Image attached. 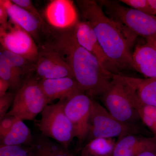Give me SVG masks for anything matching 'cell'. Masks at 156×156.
Here are the masks:
<instances>
[{"mask_svg": "<svg viewBox=\"0 0 156 156\" xmlns=\"http://www.w3.org/2000/svg\"><path fill=\"white\" fill-rule=\"evenodd\" d=\"M44 17L47 23L58 30L72 29L79 21L74 3L71 0L50 1L45 8Z\"/></svg>", "mask_w": 156, "mask_h": 156, "instance_id": "11", "label": "cell"}, {"mask_svg": "<svg viewBox=\"0 0 156 156\" xmlns=\"http://www.w3.org/2000/svg\"><path fill=\"white\" fill-rule=\"evenodd\" d=\"M147 43L153 45L156 48V39H151V40H147Z\"/></svg>", "mask_w": 156, "mask_h": 156, "instance_id": "33", "label": "cell"}, {"mask_svg": "<svg viewBox=\"0 0 156 156\" xmlns=\"http://www.w3.org/2000/svg\"><path fill=\"white\" fill-rule=\"evenodd\" d=\"M156 147V137L129 134L118 139L112 156H138L143 152Z\"/></svg>", "mask_w": 156, "mask_h": 156, "instance_id": "15", "label": "cell"}, {"mask_svg": "<svg viewBox=\"0 0 156 156\" xmlns=\"http://www.w3.org/2000/svg\"><path fill=\"white\" fill-rule=\"evenodd\" d=\"M91 99L83 93L67 101L65 105V112L72 124L75 137L80 143L88 137Z\"/></svg>", "mask_w": 156, "mask_h": 156, "instance_id": "10", "label": "cell"}, {"mask_svg": "<svg viewBox=\"0 0 156 156\" xmlns=\"http://www.w3.org/2000/svg\"><path fill=\"white\" fill-rule=\"evenodd\" d=\"M10 88V85L7 81L0 78V97L7 93V91Z\"/></svg>", "mask_w": 156, "mask_h": 156, "instance_id": "30", "label": "cell"}, {"mask_svg": "<svg viewBox=\"0 0 156 156\" xmlns=\"http://www.w3.org/2000/svg\"><path fill=\"white\" fill-rule=\"evenodd\" d=\"M142 103L156 107V78L133 77L117 74Z\"/></svg>", "mask_w": 156, "mask_h": 156, "instance_id": "17", "label": "cell"}, {"mask_svg": "<svg viewBox=\"0 0 156 156\" xmlns=\"http://www.w3.org/2000/svg\"><path fill=\"white\" fill-rule=\"evenodd\" d=\"M0 52L2 53L14 67L21 70L23 74L32 72L34 62L20 55L8 51L2 47L1 48Z\"/></svg>", "mask_w": 156, "mask_h": 156, "instance_id": "23", "label": "cell"}, {"mask_svg": "<svg viewBox=\"0 0 156 156\" xmlns=\"http://www.w3.org/2000/svg\"><path fill=\"white\" fill-rule=\"evenodd\" d=\"M0 156H30L29 146L1 144Z\"/></svg>", "mask_w": 156, "mask_h": 156, "instance_id": "24", "label": "cell"}, {"mask_svg": "<svg viewBox=\"0 0 156 156\" xmlns=\"http://www.w3.org/2000/svg\"><path fill=\"white\" fill-rule=\"evenodd\" d=\"M110 18L147 40L156 39V17L121 5L118 1H98Z\"/></svg>", "mask_w": 156, "mask_h": 156, "instance_id": "3", "label": "cell"}, {"mask_svg": "<svg viewBox=\"0 0 156 156\" xmlns=\"http://www.w3.org/2000/svg\"><path fill=\"white\" fill-rule=\"evenodd\" d=\"M23 75L22 72L14 67L0 52V78L8 82L11 89L17 91L22 86Z\"/></svg>", "mask_w": 156, "mask_h": 156, "instance_id": "22", "label": "cell"}, {"mask_svg": "<svg viewBox=\"0 0 156 156\" xmlns=\"http://www.w3.org/2000/svg\"><path fill=\"white\" fill-rule=\"evenodd\" d=\"M119 2L137 11L154 15L153 11L148 0H122Z\"/></svg>", "mask_w": 156, "mask_h": 156, "instance_id": "25", "label": "cell"}, {"mask_svg": "<svg viewBox=\"0 0 156 156\" xmlns=\"http://www.w3.org/2000/svg\"><path fill=\"white\" fill-rule=\"evenodd\" d=\"M39 48V56L34 62L32 72H35L41 80L66 77L73 78L69 66L59 53L46 45Z\"/></svg>", "mask_w": 156, "mask_h": 156, "instance_id": "9", "label": "cell"}, {"mask_svg": "<svg viewBox=\"0 0 156 156\" xmlns=\"http://www.w3.org/2000/svg\"><path fill=\"white\" fill-rule=\"evenodd\" d=\"M39 82L48 104L57 99L68 101L76 95L85 93L73 78L48 79Z\"/></svg>", "mask_w": 156, "mask_h": 156, "instance_id": "13", "label": "cell"}, {"mask_svg": "<svg viewBox=\"0 0 156 156\" xmlns=\"http://www.w3.org/2000/svg\"><path fill=\"white\" fill-rule=\"evenodd\" d=\"M66 101L59 100L57 103L45 107L38 128L42 134L54 139L68 150L75 135L72 124L64 111Z\"/></svg>", "mask_w": 156, "mask_h": 156, "instance_id": "7", "label": "cell"}, {"mask_svg": "<svg viewBox=\"0 0 156 156\" xmlns=\"http://www.w3.org/2000/svg\"><path fill=\"white\" fill-rule=\"evenodd\" d=\"M148 1L153 11L154 15L156 17V0H148Z\"/></svg>", "mask_w": 156, "mask_h": 156, "instance_id": "32", "label": "cell"}, {"mask_svg": "<svg viewBox=\"0 0 156 156\" xmlns=\"http://www.w3.org/2000/svg\"><path fill=\"white\" fill-rule=\"evenodd\" d=\"M11 1L17 5L21 7L23 9H25L30 12L45 26L50 27V26L42 18L41 16L39 14L38 11L32 2L30 0H11Z\"/></svg>", "mask_w": 156, "mask_h": 156, "instance_id": "26", "label": "cell"}, {"mask_svg": "<svg viewBox=\"0 0 156 156\" xmlns=\"http://www.w3.org/2000/svg\"><path fill=\"white\" fill-rule=\"evenodd\" d=\"M101 96L105 108L113 116L124 124L136 126L140 119L132 104L130 89L117 74L113 75L108 88Z\"/></svg>", "mask_w": 156, "mask_h": 156, "instance_id": "4", "label": "cell"}, {"mask_svg": "<svg viewBox=\"0 0 156 156\" xmlns=\"http://www.w3.org/2000/svg\"><path fill=\"white\" fill-rule=\"evenodd\" d=\"M15 95L13 92H9L0 97V120L6 115L9 108L13 105Z\"/></svg>", "mask_w": 156, "mask_h": 156, "instance_id": "28", "label": "cell"}, {"mask_svg": "<svg viewBox=\"0 0 156 156\" xmlns=\"http://www.w3.org/2000/svg\"><path fill=\"white\" fill-rule=\"evenodd\" d=\"M11 21L26 31L36 42L39 43L40 37L43 34L48 37L52 31L51 27H46L25 9L17 5L11 1L1 0Z\"/></svg>", "mask_w": 156, "mask_h": 156, "instance_id": "12", "label": "cell"}, {"mask_svg": "<svg viewBox=\"0 0 156 156\" xmlns=\"http://www.w3.org/2000/svg\"><path fill=\"white\" fill-rule=\"evenodd\" d=\"M48 104L40 82L36 78L29 77L17 90L11 109L7 115L23 121H32Z\"/></svg>", "mask_w": 156, "mask_h": 156, "instance_id": "6", "label": "cell"}, {"mask_svg": "<svg viewBox=\"0 0 156 156\" xmlns=\"http://www.w3.org/2000/svg\"><path fill=\"white\" fill-rule=\"evenodd\" d=\"M138 156H156V147L145 151Z\"/></svg>", "mask_w": 156, "mask_h": 156, "instance_id": "31", "label": "cell"}, {"mask_svg": "<svg viewBox=\"0 0 156 156\" xmlns=\"http://www.w3.org/2000/svg\"><path fill=\"white\" fill-rule=\"evenodd\" d=\"M116 142L112 138L91 140L82 150L81 156H112Z\"/></svg>", "mask_w": 156, "mask_h": 156, "instance_id": "20", "label": "cell"}, {"mask_svg": "<svg viewBox=\"0 0 156 156\" xmlns=\"http://www.w3.org/2000/svg\"><path fill=\"white\" fill-rule=\"evenodd\" d=\"M129 88L132 104L138 112L140 120L156 137V107L142 103Z\"/></svg>", "mask_w": 156, "mask_h": 156, "instance_id": "21", "label": "cell"}, {"mask_svg": "<svg viewBox=\"0 0 156 156\" xmlns=\"http://www.w3.org/2000/svg\"><path fill=\"white\" fill-rule=\"evenodd\" d=\"M18 118L6 115L2 119L0 120V140H2L9 133Z\"/></svg>", "mask_w": 156, "mask_h": 156, "instance_id": "27", "label": "cell"}, {"mask_svg": "<svg viewBox=\"0 0 156 156\" xmlns=\"http://www.w3.org/2000/svg\"><path fill=\"white\" fill-rule=\"evenodd\" d=\"M9 14L7 10L2 3H0V26H4L8 23Z\"/></svg>", "mask_w": 156, "mask_h": 156, "instance_id": "29", "label": "cell"}, {"mask_svg": "<svg viewBox=\"0 0 156 156\" xmlns=\"http://www.w3.org/2000/svg\"><path fill=\"white\" fill-rule=\"evenodd\" d=\"M71 156H74L73 155H71Z\"/></svg>", "mask_w": 156, "mask_h": 156, "instance_id": "34", "label": "cell"}, {"mask_svg": "<svg viewBox=\"0 0 156 156\" xmlns=\"http://www.w3.org/2000/svg\"><path fill=\"white\" fill-rule=\"evenodd\" d=\"M1 47L34 62L39 48L32 37L26 31L9 20L6 25L0 26Z\"/></svg>", "mask_w": 156, "mask_h": 156, "instance_id": "8", "label": "cell"}, {"mask_svg": "<svg viewBox=\"0 0 156 156\" xmlns=\"http://www.w3.org/2000/svg\"><path fill=\"white\" fill-rule=\"evenodd\" d=\"M73 30L78 44L95 56L108 70L113 73L108 58L90 23L86 20L79 21L74 27Z\"/></svg>", "mask_w": 156, "mask_h": 156, "instance_id": "14", "label": "cell"}, {"mask_svg": "<svg viewBox=\"0 0 156 156\" xmlns=\"http://www.w3.org/2000/svg\"><path fill=\"white\" fill-rule=\"evenodd\" d=\"M73 28L67 30L54 29L44 45L63 57L69 66L74 79L85 94L92 98L101 96L108 88L114 74L78 44Z\"/></svg>", "mask_w": 156, "mask_h": 156, "instance_id": "1", "label": "cell"}, {"mask_svg": "<svg viewBox=\"0 0 156 156\" xmlns=\"http://www.w3.org/2000/svg\"><path fill=\"white\" fill-rule=\"evenodd\" d=\"M76 2L84 20L92 26L112 73L115 74L117 69L133 68L131 50L137 35L110 18L97 1L78 0Z\"/></svg>", "mask_w": 156, "mask_h": 156, "instance_id": "2", "label": "cell"}, {"mask_svg": "<svg viewBox=\"0 0 156 156\" xmlns=\"http://www.w3.org/2000/svg\"><path fill=\"white\" fill-rule=\"evenodd\" d=\"M30 156H71L68 150L43 134L33 137L30 145Z\"/></svg>", "mask_w": 156, "mask_h": 156, "instance_id": "18", "label": "cell"}, {"mask_svg": "<svg viewBox=\"0 0 156 156\" xmlns=\"http://www.w3.org/2000/svg\"><path fill=\"white\" fill-rule=\"evenodd\" d=\"M136 126L124 124L117 119L101 105L92 98L89 119L88 140L97 138L118 139L129 134H137Z\"/></svg>", "mask_w": 156, "mask_h": 156, "instance_id": "5", "label": "cell"}, {"mask_svg": "<svg viewBox=\"0 0 156 156\" xmlns=\"http://www.w3.org/2000/svg\"><path fill=\"white\" fill-rule=\"evenodd\" d=\"M33 136L30 129L23 120L17 119L11 131L1 141V144L5 145H26L29 146Z\"/></svg>", "mask_w": 156, "mask_h": 156, "instance_id": "19", "label": "cell"}, {"mask_svg": "<svg viewBox=\"0 0 156 156\" xmlns=\"http://www.w3.org/2000/svg\"><path fill=\"white\" fill-rule=\"evenodd\" d=\"M132 67L146 78H156V48L147 42L132 53Z\"/></svg>", "mask_w": 156, "mask_h": 156, "instance_id": "16", "label": "cell"}]
</instances>
